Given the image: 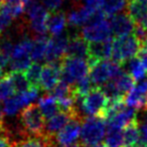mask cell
<instances>
[{"mask_svg": "<svg viewBox=\"0 0 147 147\" xmlns=\"http://www.w3.org/2000/svg\"><path fill=\"white\" fill-rule=\"evenodd\" d=\"M142 49L143 42H141L133 33L126 36L116 37L113 40V61L122 65L136 57Z\"/></svg>", "mask_w": 147, "mask_h": 147, "instance_id": "cell-1", "label": "cell"}, {"mask_svg": "<svg viewBox=\"0 0 147 147\" xmlns=\"http://www.w3.org/2000/svg\"><path fill=\"white\" fill-rule=\"evenodd\" d=\"M63 82L75 85L90 74V65L87 59L65 57L61 61Z\"/></svg>", "mask_w": 147, "mask_h": 147, "instance_id": "cell-2", "label": "cell"}, {"mask_svg": "<svg viewBox=\"0 0 147 147\" xmlns=\"http://www.w3.org/2000/svg\"><path fill=\"white\" fill-rule=\"evenodd\" d=\"M80 99V108L87 117L103 118L109 100L101 87H95L90 93Z\"/></svg>", "mask_w": 147, "mask_h": 147, "instance_id": "cell-3", "label": "cell"}, {"mask_svg": "<svg viewBox=\"0 0 147 147\" xmlns=\"http://www.w3.org/2000/svg\"><path fill=\"white\" fill-rule=\"evenodd\" d=\"M33 45V39L28 36H23L13 47L11 53L9 69L10 71H21L25 73L26 69L32 63L31 49Z\"/></svg>", "mask_w": 147, "mask_h": 147, "instance_id": "cell-4", "label": "cell"}, {"mask_svg": "<svg viewBox=\"0 0 147 147\" xmlns=\"http://www.w3.org/2000/svg\"><path fill=\"white\" fill-rule=\"evenodd\" d=\"M106 121L100 117H87L81 127V141L84 146L100 144L106 135Z\"/></svg>", "mask_w": 147, "mask_h": 147, "instance_id": "cell-5", "label": "cell"}, {"mask_svg": "<svg viewBox=\"0 0 147 147\" xmlns=\"http://www.w3.org/2000/svg\"><path fill=\"white\" fill-rule=\"evenodd\" d=\"M112 29H111L110 21L105 18L102 11H99L91 22L85 25L82 29V37L86 41L98 42V41L107 40L111 38Z\"/></svg>", "mask_w": 147, "mask_h": 147, "instance_id": "cell-6", "label": "cell"}, {"mask_svg": "<svg viewBox=\"0 0 147 147\" xmlns=\"http://www.w3.org/2000/svg\"><path fill=\"white\" fill-rule=\"evenodd\" d=\"M21 125L28 136H42L45 130V119L37 105L25 107L19 117Z\"/></svg>", "mask_w": 147, "mask_h": 147, "instance_id": "cell-7", "label": "cell"}, {"mask_svg": "<svg viewBox=\"0 0 147 147\" xmlns=\"http://www.w3.org/2000/svg\"><path fill=\"white\" fill-rule=\"evenodd\" d=\"M25 12L31 30L38 35H45L47 31V21L51 14L45 5L37 0H28L25 5Z\"/></svg>", "mask_w": 147, "mask_h": 147, "instance_id": "cell-8", "label": "cell"}, {"mask_svg": "<svg viewBox=\"0 0 147 147\" xmlns=\"http://www.w3.org/2000/svg\"><path fill=\"white\" fill-rule=\"evenodd\" d=\"M121 65L114 61H97L90 67V78L96 87H102L120 73Z\"/></svg>", "mask_w": 147, "mask_h": 147, "instance_id": "cell-9", "label": "cell"}, {"mask_svg": "<svg viewBox=\"0 0 147 147\" xmlns=\"http://www.w3.org/2000/svg\"><path fill=\"white\" fill-rule=\"evenodd\" d=\"M82 118L80 116L71 117L67 124L53 137L55 143L59 147H69L77 143L79 136L81 135Z\"/></svg>", "mask_w": 147, "mask_h": 147, "instance_id": "cell-10", "label": "cell"}, {"mask_svg": "<svg viewBox=\"0 0 147 147\" xmlns=\"http://www.w3.org/2000/svg\"><path fill=\"white\" fill-rule=\"evenodd\" d=\"M61 79V61L49 63L45 65L41 69L39 88L45 92H51L57 87Z\"/></svg>", "mask_w": 147, "mask_h": 147, "instance_id": "cell-11", "label": "cell"}, {"mask_svg": "<svg viewBox=\"0 0 147 147\" xmlns=\"http://www.w3.org/2000/svg\"><path fill=\"white\" fill-rule=\"evenodd\" d=\"M69 40V35L63 34L49 38L45 61H47V63L61 61V59L65 57V53H67Z\"/></svg>", "mask_w": 147, "mask_h": 147, "instance_id": "cell-12", "label": "cell"}, {"mask_svg": "<svg viewBox=\"0 0 147 147\" xmlns=\"http://www.w3.org/2000/svg\"><path fill=\"white\" fill-rule=\"evenodd\" d=\"M125 104L134 109L146 108L147 105V79L138 81L136 85L125 96Z\"/></svg>", "mask_w": 147, "mask_h": 147, "instance_id": "cell-13", "label": "cell"}, {"mask_svg": "<svg viewBox=\"0 0 147 147\" xmlns=\"http://www.w3.org/2000/svg\"><path fill=\"white\" fill-rule=\"evenodd\" d=\"M113 40L111 38L107 40L98 41V42L89 43L88 49V61L90 67L97 61H106L112 57Z\"/></svg>", "mask_w": 147, "mask_h": 147, "instance_id": "cell-14", "label": "cell"}, {"mask_svg": "<svg viewBox=\"0 0 147 147\" xmlns=\"http://www.w3.org/2000/svg\"><path fill=\"white\" fill-rule=\"evenodd\" d=\"M99 11L100 10H96L85 4L84 6H81L78 9H74L69 12V14L67 15V22L71 27L75 28L84 26L94 19Z\"/></svg>", "mask_w": 147, "mask_h": 147, "instance_id": "cell-15", "label": "cell"}, {"mask_svg": "<svg viewBox=\"0 0 147 147\" xmlns=\"http://www.w3.org/2000/svg\"><path fill=\"white\" fill-rule=\"evenodd\" d=\"M110 25L112 33L117 37L126 36L134 32L135 24L127 13H119L111 17Z\"/></svg>", "mask_w": 147, "mask_h": 147, "instance_id": "cell-16", "label": "cell"}, {"mask_svg": "<svg viewBox=\"0 0 147 147\" xmlns=\"http://www.w3.org/2000/svg\"><path fill=\"white\" fill-rule=\"evenodd\" d=\"M127 14L132 19L135 26L147 29V5L138 0H129L127 4Z\"/></svg>", "mask_w": 147, "mask_h": 147, "instance_id": "cell-17", "label": "cell"}, {"mask_svg": "<svg viewBox=\"0 0 147 147\" xmlns=\"http://www.w3.org/2000/svg\"><path fill=\"white\" fill-rule=\"evenodd\" d=\"M75 116H80V115H71L69 113L63 112L59 111V113L53 116L51 118H49V120H47L45 123V135L53 138L57 133H59L65 125L67 124L71 117Z\"/></svg>", "mask_w": 147, "mask_h": 147, "instance_id": "cell-18", "label": "cell"}, {"mask_svg": "<svg viewBox=\"0 0 147 147\" xmlns=\"http://www.w3.org/2000/svg\"><path fill=\"white\" fill-rule=\"evenodd\" d=\"M88 49L89 43L83 38L82 36L78 34L69 35V45L65 57H81V59H88Z\"/></svg>", "mask_w": 147, "mask_h": 147, "instance_id": "cell-19", "label": "cell"}, {"mask_svg": "<svg viewBox=\"0 0 147 147\" xmlns=\"http://www.w3.org/2000/svg\"><path fill=\"white\" fill-rule=\"evenodd\" d=\"M67 22V18L63 11H55L51 12L49 18L47 21V30L53 36L61 35L65 28Z\"/></svg>", "mask_w": 147, "mask_h": 147, "instance_id": "cell-20", "label": "cell"}, {"mask_svg": "<svg viewBox=\"0 0 147 147\" xmlns=\"http://www.w3.org/2000/svg\"><path fill=\"white\" fill-rule=\"evenodd\" d=\"M37 107L40 110L41 114L43 115L45 120H49L53 116H55L57 113H59V107L57 104V101L53 95H47V96L41 97L37 103Z\"/></svg>", "mask_w": 147, "mask_h": 147, "instance_id": "cell-21", "label": "cell"}, {"mask_svg": "<svg viewBox=\"0 0 147 147\" xmlns=\"http://www.w3.org/2000/svg\"><path fill=\"white\" fill-rule=\"evenodd\" d=\"M49 41V38L45 35H37L36 38L33 39V45L31 49V59L33 63H39L40 61H45Z\"/></svg>", "mask_w": 147, "mask_h": 147, "instance_id": "cell-22", "label": "cell"}, {"mask_svg": "<svg viewBox=\"0 0 147 147\" xmlns=\"http://www.w3.org/2000/svg\"><path fill=\"white\" fill-rule=\"evenodd\" d=\"M51 144H53V138L47 135H42V136H27L13 144V147H49Z\"/></svg>", "mask_w": 147, "mask_h": 147, "instance_id": "cell-23", "label": "cell"}, {"mask_svg": "<svg viewBox=\"0 0 147 147\" xmlns=\"http://www.w3.org/2000/svg\"><path fill=\"white\" fill-rule=\"evenodd\" d=\"M7 75L10 78V81L12 83L13 88H14V91L16 94L23 93L31 88L30 83L27 80L24 73H21V71H10Z\"/></svg>", "mask_w": 147, "mask_h": 147, "instance_id": "cell-24", "label": "cell"}, {"mask_svg": "<svg viewBox=\"0 0 147 147\" xmlns=\"http://www.w3.org/2000/svg\"><path fill=\"white\" fill-rule=\"evenodd\" d=\"M128 74L134 79V81H141L145 79V76L147 74V69H145L144 65L140 61L138 57H135L128 61Z\"/></svg>", "mask_w": 147, "mask_h": 147, "instance_id": "cell-25", "label": "cell"}, {"mask_svg": "<svg viewBox=\"0 0 147 147\" xmlns=\"http://www.w3.org/2000/svg\"><path fill=\"white\" fill-rule=\"evenodd\" d=\"M123 138H124V144L127 146L134 147V145L140 142V131H139V124L137 121L125 127L123 131Z\"/></svg>", "mask_w": 147, "mask_h": 147, "instance_id": "cell-26", "label": "cell"}, {"mask_svg": "<svg viewBox=\"0 0 147 147\" xmlns=\"http://www.w3.org/2000/svg\"><path fill=\"white\" fill-rule=\"evenodd\" d=\"M127 0H105L101 11L105 16H114L119 14L125 7H127Z\"/></svg>", "mask_w": 147, "mask_h": 147, "instance_id": "cell-27", "label": "cell"}, {"mask_svg": "<svg viewBox=\"0 0 147 147\" xmlns=\"http://www.w3.org/2000/svg\"><path fill=\"white\" fill-rule=\"evenodd\" d=\"M124 143L123 132L119 129H110L108 128L105 139V144L107 147H122Z\"/></svg>", "mask_w": 147, "mask_h": 147, "instance_id": "cell-28", "label": "cell"}, {"mask_svg": "<svg viewBox=\"0 0 147 147\" xmlns=\"http://www.w3.org/2000/svg\"><path fill=\"white\" fill-rule=\"evenodd\" d=\"M41 69H42V67H41L39 63H32L30 67H29L28 69H26V71L24 73L27 80H28L29 83H30L31 87L39 88V80H40Z\"/></svg>", "mask_w": 147, "mask_h": 147, "instance_id": "cell-29", "label": "cell"}, {"mask_svg": "<svg viewBox=\"0 0 147 147\" xmlns=\"http://www.w3.org/2000/svg\"><path fill=\"white\" fill-rule=\"evenodd\" d=\"M15 94L16 93L14 91L10 78L8 77V75H6L0 80V102L6 101Z\"/></svg>", "mask_w": 147, "mask_h": 147, "instance_id": "cell-30", "label": "cell"}, {"mask_svg": "<svg viewBox=\"0 0 147 147\" xmlns=\"http://www.w3.org/2000/svg\"><path fill=\"white\" fill-rule=\"evenodd\" d=\"M74 86H75V90H76L78 99L86 96L88 93H90L96 87L94 85V83L92 82V80H91L90 76L85 77L84 79L80 80L78 83H76V84L74 85Z\"/></svg>", "mask_w": 147, "mask_h": 147, "instance_id": "cell-31", "label": "cell"}, {"mask_svg": "<svg viewBox=\"0 0 147 147\" xmlns=\"http://www.w3.org/2000/svg\"><path fill=\"white\" fill-rule=\"evenodd\" d=\"M13 16L5 4L0 8V32L6 30L13 21Z\"/></svg>", "mask_w": 147, "mask_h": 147, "instance_id": "cell-32", "label": "cell"}, {"mask_svg": "<svg viewBox=\"0 0 147 147\" xmlns=\"http://www.w3.org/2000/svg\"><path fill=\"white\" fill-rule=\"evenodd\" d=\"M41 1L47 10H51V12H55L59 10V8L63 4V0H41Z\"/></svg>", "mask_w": 147, "mask_h": 147, "instance_id": "cell-33", "label": "cell"}, {"mask_svg": "<svg viewBox=\"0 0 147 147\" xmlns=\"http://www.w3.org/2000/svg\"><path fill=\"white\" fill-rule=\"evenodd\" d=\"M139 131H140L141 144L147 145V120L144 121L141 125H139Z\"/></svg>", "mask_w": 147, "mask_h": 147, "instance_id": "cell-34", "label": "cell"}, {"mask_svg": "<svg viewBox=\"0 0 147 147\" xmlns=\"http://www.w3.org/2000/svg\"><path fill=\"white\" fill-rule=\"evenodd\" d=\"M0 147H13L10 139L3 132H0Z\"/></svg>", "mask_w": 147, "mask_h": 147, "instance_id": "cell-35", "label": "cell"}, {"mask_svg": "<svg viewBox=\"0 0 147 147\" xmlns=\"http://www.w3.org/2000/svg\"><path fill=\"white\" fill-rule=\"evenodd\" d=\"M5 3H9V4H22L26 5L28 2V0H4Z\"/></svg>", "mask_w": 147, "mask_h": 147, "instance_id": "cell-36", "label": "cell"}, {"mask_svg": "<svg viewBox=\"0 0 147 147\" xmlns=\"http://www.w3.org/2000/svg\"><path fill=\"white\" fill-rule=\"evenodd\" d=\"M4 110H3V104L0 102V124H3V121H4Z\"/></svg>", "mask_w": 147, "mask_h": 147, "instance_id": "cell-37", "label": "cell"}, {"mask_svg": "<svg viewBox=\"0 0 147 147\" xmlns=\"http://www.w3.org/2000/svg\"><path fill=\"white\" fill-rule=\"evenodd\" d=\"M83 147H107L106 144H97V145H93V146H83Z\"/></svg>", "mask_w": 147, "mask_h": 147, "instance_id": "cell-38", "label": "cell"}, {"mask_svg": "<svg viewBox=\"0 0 147 147\" xmlns=\"http://www.w3.org/2000/svg\"><path fill=\"white\" fill-rule=\"evenodd\" d=\"M143 47H144V49H147V37H146V39H145L144 43H143Z\"/></svg>", "mask_w": 147, "mask_h": 147, "instance_id": "cell-39", "label": "cell"}, {"mask_svg": "<svg viewBox=\"0 0 147 147\" xmlns=\"http://www.w3.org/2000/svg\"><path fill=\"white\" fill-rule=\"evenodd\" d=\"M138 1H140V2H142L143 4L147 5V0H138Z\"/></svg>", "mask_w": 147, "mask_h": 147, "instance_id": "cell-40", "label": "cell"}, {"mask_svg": "<svg viewBox=\"0 0 147 147\" xmlns=\"http://www.w3.org/2000/svg\"><path fill=\"white\" fill-rule=\"evenodd\" d=\"M3 1H4V0H0V8L3 6Z\"/></svg>", "mask_w": 147, "mask_h": 147, "instance_id": "cell-41", "label": "cell"}, {"mask_svg": "<svg viewBox=\"0 0 147 147\" xmlns=\"http://www.w3.org/2000/svg\"><path fill=\"white\" fill-rule=\"evenodd\" d=\"M0 132H3V126L1 124H0ZM4 133V132H3Z\"/></svg>", "mask_w": 147, "mask_h": 147, "instance_id": "cell-42", "label": "cell"}, {"mask_svg": "<svg viewBox=\"0 0 147 147\" xmlns=\"http://www.w3.org/2000/svg\"><path fill=\"white\" fill-rule=\"evenodd\" d=\"M137 147H147V145H145V144H140V145H138Z\"/></svg>", "mask_w": 147, "mask_h": 147, "instance_id": "cell-43", "label": "cell"}, {"mask_svg": "<svg viewBox=\"0 0 147 147\" xmlns=\"http://www.w3.org/2000/svg\"><path fill=\"white\" fill-rule=\"evenodd\" d=\"M123 147H133V146H127V145H125V146H123Z\"/></svg>", "mask_w": 147, "mask_h": 147, "instance_id": "cell-44", "label": "cell"}, {"mask_svg": "<svg viewBox=\"0 0 147 147\" xmlns=\"http://www.w3.org/2000/svg\"><path fill=\"white\" fill-rule=\"evenodd\" d=\"M146 110H147V105H146Z\"/></svg>", "mask_w": 147, "mask_h": 147, "instance_id": "cell-45", "label": "cell"}]
</instances>
